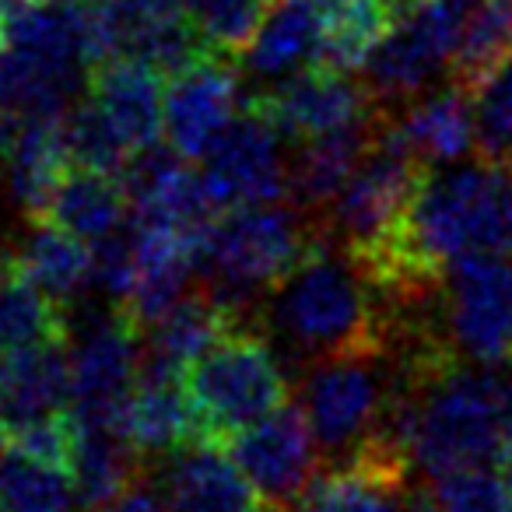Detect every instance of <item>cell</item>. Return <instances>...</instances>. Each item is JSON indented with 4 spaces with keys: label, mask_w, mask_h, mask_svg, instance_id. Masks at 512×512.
Segmentation results:
<instances>
[{
    "label": "cell",
    "mask_w": 512,
    "mask_h": 512,
    "mask_svg": "<svg viewBox=\"0 0 512 512\" xmlns=\"http://www.w3.org/2000/svg\"><path fill=\"white\" fill-rule=\"evenodd\" d=\"M134 211L130 193L123 176L99 169H81L74 165L64 179H60L57 193L46 204L43 218L36 221H53V225L67 228L71 235L85 239L88 246H99L109 235H116L127 225V214Z\"/></svg>",
    "instance_id": "cell-25"
},
{
    "label": "cell",
    "mask_w": 512,
    "mask_h": 512,
    "mask_svg": "<svg viewBox=\"0 0 512 512\" xmlns=\"http://www.w3.org/2000/svg\"><path fill=\"white\" fill-rule=\"evenodd\" d=\"M71 344L67 306L39 292L32 281L0 260V351Z\"/></svg>",
    "instance_id": "cell-28"
},
{
    "label": "cell",
    "mask_w": 512,
    "mask_h": 512,
    "mask_svg": "<svg viewBox=\"0 0 512 512\" xmlns=\"http://www.w3.org/2000/svg\"><path fill=\"white\" fill-rule=\"evenodd\" d=\"M22 4H29V0H0V18L8 15V11H15V8H22Z\"/></svg>",
    "instance_id": "cell-39"
},
{
    "label": "cell",
    "mask_w": 512,
    "mask_h": 512,
    "mask_svg": "<svg viewBox=\"0 0 512 512\" xmlns=\"http://www.w3.org/2000/svg\"><path fill=\"white\" fill-rule=\"evenodd\" d=\"M197 36L214 57H242L267 15V0H190Z\"/></svg>",
    "instance_id": "cell-32"
},
{
    "label": "cell",
    "mask_w": 512,
    "mask_h": 512,
    "mask_svg": "<svg viewBox=\"0 0 512 512\" xmlns=\"http://www.w3.org/2000/svg\"><path fill=\"white\" fill-rule=\"evenodd\" d=\"M221 449L239 463L260 502L285 505V509L299 505L313 477L320 474V439L306 411L295 404H285L267 418L246 425Z\"/></svg>",
    "instance_id": "cell-11"
},
{
    "label": "cell",
    "mask_w": 512,
    "mask_h": 512,
    "mask_svg": "<svg viewBox=\"0 0 512 512\" xmlns=\"http://www.w3.org/2000/svg\"><path fill=\"white\" fill-rule=\"evenodd\" d=\"M144 330L113 306L71 348V411L81 425H116L141 376Z\"/></svg>",
    "instance_id": "cell-10"
},
{
    "label": "cell",
    "mask_w": 512,
    "mask_h": 512,
    "mask_svg": "<svg viewBox=\"0 0 512 512\" xmlns=\"http://www.w3.org/2000/svg\"><path fill=\"white\" fill-rule=\"evenodd\" d=\"M253 512H288L285 509V505H271V502H260V505H256V509Z\"/></svg>",
    "instance_id": "cell-41"
},
{
    "label": "cell",
    "mask_w": 512,
    "mask_h": 512,
    "mask_svg": "<svg viewBox=\"0 0 512 512\" xmlns=\"http://www.w3.org/2000/svg\"><path fill=\"white\" fill-rule=\"evenodd\" d=\"M144 456L123 439L116 425H81V446L74 460V488L85 509L116 498L144 481Z\"/></svg>",
    "instance_id": "cell-29"
},
{
    "label": "cell",
    "mask_w": 512,
    "mask_h": 512,
    "mask_svg": "<svg viewBox=\"0 0 512 512\" xmlns=\"http://www.w3.org/2000/svg\"><path fill=\"white\" fill-rule=\"evenodd\" d=\"M256 78L281 81L323 57L320 0H278L264 15L249 50L242 53Z\"/></svg>",
    "instance_id": "cell-26"
},
{
    "label": "cell",
    "mask_w": 512,
    "mask_h": 512,
    "mask_svg": "<svg viewBox=\"0 0 512 512\" xmlns=\"http://www.w3.org/2000/svg\"><path fill=\"white\" fill-rule=\"evenodd\" d=\"M470 99L474 95L449 81L439 92H428L404 102V113H390V123L400 141L407 144V151L418 162H425L428 169L456 165L463 155L477 151L474 106H470Z\"/></svg>",
    "instance_id": "cell-23"
},
{
    "label": "cell",
    "mask_w": 512,
    "mask_h": 512,
    "mask_svg": "<svg viewBox=\"0 0 512 512\" xmlns=\"http://www.w3.org/2000/svg\"><path fill=\"white\" fill-rule=\"evenodd\" d=\"M393 400V348L309 365L302 411L330 456H348L379 432Z\"/></svg>",
    "instance_id": "cell-7"
},
{
    "label": "cell",
    "mask_w": 512,
    "mask_h": 512,
    "mask_svg": "<svg viewBox=\"0 0 512 512\" xmlns=\"http://www.w3.org/2000/svg\"><path fill=\"white\" fill-rule=\"evenodd\" d=\"M88 102L106 116L130 155L158 144L162 134V71L137 57H109L88 71Z\"/></svg>",
    "instance_id": "cell-17"
},
{
    "label": "cell",
    "mask_w": 512,
    "mask_h": 512,
    "mask_svg": "<svg viewBox=\"0 0 512 512\" xmlns=\"http://www.w3.org/2000/svg\"><path fill=\"white\" fill-rule=\"evenodd\" d=\"M123 183H127L130 204H134V218L204 232L218 214L204 186V176L193 172L190 158L172 151L169 144L165 148L151 144V148L137 151L123 172Z\"/></svg>",
    "instance_id": "cell-16"
},
{
    "label": "cell",
    "mask_w": 512,
    "mask_h": 512,
    "mask_svg": "<svg viewBox=\"0 0 512 512\" xmlns=\"http://www.w3.org/2000/svg\"><path fill=\"white\" fill-rule=\"evenodd\" d=\"M435 498L442 512H512V491L502 474L484 463L446 470L435 477Z\"/></svg>",
    "instance_id": "cell-34"
},
{
    "label": "cell",
    "mask_w": 512,
    "mask_h": 512,
    "mask_svg": "<svg viewBox=\"0 0 512 512\" xmlns=\"http://www.w3.org/2000/svg\"><path fill=\"white\" fill-rule=\"evenodd\" d=\"M67 130V151H71V162L81 169H99L123 176L130 165V148L116 137V130L106 123V116L92 106V102H78V106L67 109L64 116Z\"/></svg>",
    "instance_id": "cell-33"
},
{
    "label": "cell",
    "mask_w": 512,
    "mask_h": 512,
    "mask_svg": "<svg viewBox=\"0 0 512 512\" xmlns=\"http://www.w3.org/2000/svg\"><path fill=\"white\" fill-rule=\"evenodd\" d=\"M0 113H64L92 60L78 8L29 0L0 18Z\"/></svg>",
    "instance_id": "cell-4"
},
{
    "label": "cell",
    "mask_w": 512,
    "mask_h": 512,
    "mask_svg": "<svg viewBox=\"0 0 512 512\" xmlns=\"http://www.w3.org/2000/svg\"><path fill=\"white\" fill-rule=\"evenodd\" d=\"M74 477L29 453L8 446L0 456V512H74L78 509Z\"/></svg>",
    "instance_id": "cell-31"
},
{
    "label": "cell",
    "mask_w": 512,
    "mask_h": 512,
    "mask_svg": "<svg viewBox=\"0 0 512 512\" xmlns=\"http://www.w3.org/2000/svg\"><path fill=\"white\" fill-rule=\"evenodd\" d=\"M512 64V0H474L463 18L460 43L449 60V81L477 95Z\"/></svg>",
    "instance_id": "cell-27"
},
{
    "label": "cell",
    "mask_w": 512,
    "mask_h": 512,
    "mask_svg": "<svg viewBox=\"0 0 512 512\" xmlns=\"http://www.w3.org/2000/svg\"><path fill=\"white\" fill-rule=\"evenodd\" d=\"M474 99L477 158L505 162V155L512 148V64L502 67Z\"/></svg>",
    "instance_id": "cell-35"
},
{
    "label": "cell",
    "mask_w": 512,
    "mask_h": 512,
    "mask_svg": "<svg viewBox=\"0 0 512 512\" xmlns=\"http://www.w3.org/2000/svg\"><path fill=\"white\" fill-rule=\"evenodd\" d=\"M470 4L474 0H428L418 15L393 25L365 64V85L383 106L418 99L442 71H449Z\"/></svg>",
    "instance_id": "cell-9"
},
{
    "label": "cell",
    "mask_w": 512,
    "mask_h": 512,
    "mask_svg": "<svg viewBox=\"0 0 512 512\" xmlns=\"http://www.w3.org/2000/svg\"><path fill=\"white\" fill-rule=\"evenodd\" d=\"M495 463H498V474H502V481L509 484V491H512V421L505 425L502 442H498V449H495Z\"/></svg>",
    "instance_id": "cell-37"
},
{
    "label": "cell",
    "mask_w": 512,
    "mask_h": 512,
    "mask_svg": "<svg viewBox=\"0 0 512 512\" xmlns=\"http://www.w3.org/2000/svg\"><path fill=\"white\" fill-rule=\"evenodd\" d=\"M242 327V313L204 288L186 292L158 323L144 330V369L183 379V372L218 344L228 330Z\"/></svg>",
    "instance_id": "cell-19"
},
{
    "label": "cell",
    "mask_w": 512,
    "mask_h": 512,
    "mask_svg": "<svg viewBox=\"0 0 512 512\" xmlns=\"http://www.w3.org/2000/svg\"><path fill=\"white\" fill-rule=\"evenodd\" d=\"M158 491L165 512H253L260 505L239 463L214 442H193L172 453Z\"/></svg>",
    "instance_id": "cell-18"
},
{
    "label": "cell",
    "mask_w": 512,
    "mask_h": 512,
    "mask_svg": "<svg viewBox=\"0 0 512 512\" xmlns=\"http://www.w3.org/2000/svg\"><path fill=\"white\" fill-rule=\"evenodd\" d=\"M249 106L281 137L302 144L309 137L369 120L383 109V102L369 92V85H358L348 71H337L330 64H309L281 78L267 92L253 95Z\"/></svg>",
    "instance_id": "cell-12"
},
{
    "label": "cell",
    "mask_w": 512,
    "mask_h": 512,
    "mask_svg": "<svg viewBox=\"0 0 512 512\" xmlns=\"http://www.w3.org/2000/svg\"><path fill=\"white\" fill-rule=\"evenodd\" d=\"M8 446H11V435H8V428L0 425V456L8 453Z\"/></svg>",
    "instance_id": "cell-40"
},
{
    "label": "cell",
    "mask_w": 512,
    "mask_h": 512,
    "mask_svg": "<svg viewBox=\"0 0 512 512\" xmlns=\"http://www.w3.org/2000/svg\"><path fill=\"white\" fill-rule=\"evenodd\" d=\"M348 253L393 313L418 306L463 256H512V172L488 158L428 169L400 218Z\"/></svg>",
    "instance_id": "cell-1"
},
{
    "label": "cell",
    "mask_w": 512,
    "mask_h": 512,
    "mask_svg": "<svg viewBox=\"0 0 512 512\" xmlns=\"http://www.w3.org/2000/svg\"><path fill=\"white\" fill-rule=\"evenodd\" d=\"M204 186L218 211L278 204L288 193V162L281 134L246 102L232 127L204 155Z\"/></svg>",
    "instance_id": "cell-13"
},
{
    "label": "cell",
    "mask_w": 512,
    "mask_h": 512,
    "mask_svg": "<svg viewBox=\"0 0 512 512\" xmlns=\"http://www.w3.org/2000/svg\"><path fill=\"white\" fill-rule=\"evenodd\" d=\"M428 334L463 362L512 369V256H463L428 295Z\"/></svg>",
    "instance_id": "cell-6"
},
{
    "label": "cell",
    "mask_w": 512,
    "mask_h": 512,
    "mask_svg": "<svg viewBox=\"0 0 512 512\" xmlns=\"http://www.w3.org/2000/svg\"><path fill=\"white\" fill-rule=\"evenodd\" d=\"M200 442L225 446L235 432L288 404L292 379L260 330L235 327L183 372Z\"/></svg>",
    "instance_id": "cell-5"
},
{
    "label": "cell",
    "mask_w": 512,
    "mask_h": 512,
    "mask_svg": "<svg viewBox=\"0 0 512 512\" xmlns=\"http://www.w3.org/2000/svg\"><path fill=\"white\" fill-rule=\"evenodd\" d=\"M50 4H60V8H92V4H99V0H50Z\"/></svg>",
    "instance_id": "cell-38"
},
{
    "label": "cell",
    "mask_w": 512,
    "mask_h": 512,
    "mask_svg": "<svg viewBox=\"0 0 512 512\" xmlns=\"http://www.w3.org/2000/svg\"><path fill=\"white\" fill-rule=\"evenodd\" d=\"M383 113L386 106L362 123H351V127L302 141V148L288 162V197L302 211H316V218H320L334 204L337 193L344 190V183L355 176L362 158L369 155L372 141L379 134V123H383Z\"/></svg>",
    "instance_id": "cell-20"
},
{
    "label": "cell",
    "mask_w": 512,
    "mask_h": 512,
    "mask_svg": "<svg viewBox=\"0 0 512 512\" xmlns=\"http://www.w3.org/2000/svg\"><path fill=\"white\" fill-rule=\"evenodd\" d=\"M411 467L404 446L372 435L313 477L299 498V512H400Z\"/></svg>",
    "instance_id": "cell-15"
},
{
    "label": "cell",
    "mask_w": 512,
    "mask_h": 512,
    "mask_svg": "<svg viewBox=\"0 0 512 512\" xmlns=\"http://www.w3.org/2000/svg\"><path fill=\"white\" fill-rule=\"evenodd\" d=\"M116 428L144 460H169L172 453L200 442L190 400L183 393V379L151 372L141 365L134 390L120 411Z\"/></svg>",
    "instance_id": "cell-21"
},
{
    "label": "cell",
    "mask_w": 512,
    "mask_h": 512,
    "mask_svg": "<svg viewBox=\"0 0 512 512\" xmlns=\"http://www.w3.org/2000/svg\"><path fill=\"white\" fill-rule=\"evenodd\" d=\"M239 113V78L232 71V60L207 53V57L179 67L165 85V144L190 162H197L214 148V141L232 127Z\"/></svg>",
    "instance_id": "cell-14"
},
{
    "label": "cell",
    "mask_w": 512,
    "mask_h": 512,
    "mask_svg": "<svg viewBox=\"0 0 512 512\" xmlns=\"http://www.w3.org/2000/svg\"><path fill=\"white\" fill-rule=\"evenodd\" d=\"M425 172L428 165L407 151V144L393 130L390 113H383V123H379V134L372 141L369 155L362 158L355 176L344 183L334 204L320 214L323 228L344 249L369 246L400 218V211L414 197Z\"/></svg>",
    "instance_id": "cell-8"
},
{
    "label": "cell",
    "mask_w": 512,
    "mask_h": 512,
    "mask_svg": "<svg viewBox=\"0 0 512 512\" xmlns=\"http://www.w3.org/2000/svg\"><path fill=\"white\" fill-rule=\"evenodd\" d=\"M320 15L323 64L348 74L369 64L376 46L393 29L383 0H320Z\"/></svg>",
    "instance_id": "cell-30"
},
{
    "label": "cell",
    "mask_w": 512,
    "mask_h": 512,
    "mask_svg": "<svg viewBox=\"0 0 512 512\" xmlns=\"http://www.w3.org/2000/svg\"><path fill=\"white\" fill-rule=\"evenodd\" d=\"M502 165H505V169L512 172V148H509V155H505V162H502Z\"/></svg>",
    "instance_id": "cell-42"
},
{
    "label": "cell",
    "mask_w": 512,
    "mask_h": 512,
    "mask_svg": "<svg viewBox=\"0 0 512 512\" xmlns=\"http://www.w3.org/2000/svg\"><path fill=\"white\" fill-rule=\"evenodd\" d=\"M88 512H165V502H162V491L151 488L148 481H137L134 488L120 491V495L102 505H92Z\"/></svg>",
    "instance_id": "cell-36"
},
{
    "label": "cell",
    "mask_w": 512,
    "mask_h": 512,
    "mask_svg": "<svg viewBox=\"0 0 512 512\" xmlns=\"http://www.w3.org/2000/svg\"><path fill=\"white\" fill-rule=\"evenodd\" d=\"M320 235V218H302L281 200L239 207L211 221L197 271H204L207 288L218 299L246 313L253 302L271 299L285 285Z\"/></svg>",
    "instance_id": "cell-3"
},
{
    "label": "cell",
    "mask_w": 512,
    "mask_h": 512,
    "mask_svg": "<svg viewBox=\"0 0 512 512\" xmlns=\"http://www.w3.org/2000/svg\"><path fill=\"white\" fill-rule=\"evenodd\" d=\"M267 320L271 334L302 365L386 351L397 334V313L386 295L327 228L306 260L271 295Z\"/></svg>",
    "instance_id": "cell-2"
},
{
    "label": "cell",
    "mask_w": 512,
    "mask_h": 512,
    "mask_svg": "<svg viewBox=\"0 0 512 512\" xmlns=\"http://www.w3.org/2000/svg\"><path fill=\"white\" fill-rule=\"evenodd\" d=\"M71 407V344L0 351V425L18 428Z\"/></svg>",
    "instance_id": "cell-22"
},
{
    "label": "cell",
    "mask_w": 512,
    "mask_h": 512,
    "mask_svg": "<svg viewBox=\"0 0 512 512\" xmlns=\"http://www.w3.org/2000/svg\"><path fill=\"white\" fill-rule=\"evenodd\" d=\"M0 260L64 306H71L95 281V246L53 221H32L29 235Z\"/></svg>",
    "instance_id": "cell-24"
}]
</instances>
